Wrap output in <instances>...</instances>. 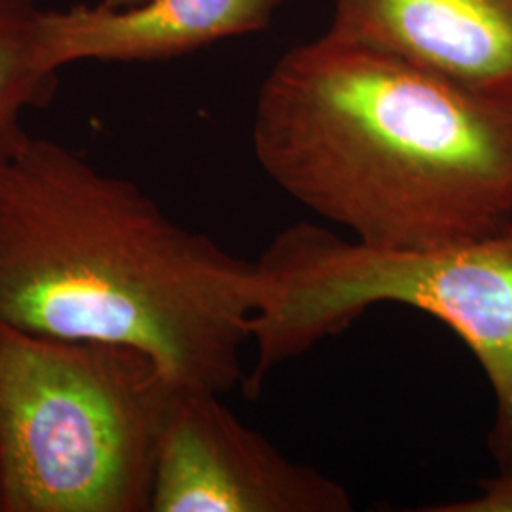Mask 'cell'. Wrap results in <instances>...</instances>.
<instances>
[{
    "label": "cell",
    "instance_id": "1",
    "mask_svg": "<svg viewBox=\"0 0 512 512\" xmlns=\"http://www.w3.org/2000/svg\"><path fill=\"white\" fill-rule=\"evenodd\" d=\"M256 264L128 179L27 135L0 162V321L135 349L183 389L243 380Z\"/></svg>",
    "mask_w": 512,
    "mask_h": 512
},
{
    "label": "cell",
    "instance_id": "2",
    "mask_svg": "<svg viewBox=\"0 0 512 512\" xmlns=\"http://www.w3.org/2000/svg\"><path fill=\"white\" fill-rule=\"evenodd\" d=\"M253 150L287 196L370 247L512 224V99L327 33L264 78Z\"/></svg>",
    "mask_w": 512,
    "mask_h": 512
},
{
    "label": "cell",
    "instance_id": "3",
    "mask_svg": "<svg viewBox=\"0 0 512 512\" xmlns=\"http://www.w3.org/2000/svg\"><path fill=\"white\" fill-rule=\"evenodd\" d=\"M255 264L249 385L378 304L425 311L482 366L495 399L488 446L499 473H512V224L437 247L380 249L300 222L281 230Z\"/></svg>",
    "mask_w": 512,
    "mask_h": 512
},
{
    "label": "cell",
    "instance_id": "4",
    "mask_svg": "<svg viewBox=\"0 0 512 512\" xmlns=\"http://www.w3.org/2000/svg\"><path fill=\"white\" fill-rule=\"evenodd\" d=\"M135 349L0 321V512H145L175 393Z\"/></svg>",
    "mask_w": 512,
    "mask_h": 512
},
{
    "label": "cell",
    "instance_id": "5",
    "mask_svg": "<svg viewBox=\"0 0 512 512\" xmlns=\"http://www.w3.org/2000/svg\"><path fill=\"white\" fill-rule=\"evenodd\" d=\"M220 397L175 389L158 442L150 511H353L340 482L281 454Z\"/></svg>",
    "mask_w": 512,
    "mask_h": 512
},
{
    "label": "cell",
    "instance_id": "6",
    "mask_svg": "<svg viewBox=\"0 0 512 512\" xmlns=\"http://www.w3.org/2000/svg\"><path fill=\"white\" fill-rule=\"evenodd\" d=\"M327 35L512 99V0H332Z\"/></svg>",
    "mask_w": 512,
    "mask_h": 512
},
{
    "label": "cell",
    "instance_id": "7",
    "mask_svg": "<svg viewBox=\"0 0 512 512\" xmlns=\"http://www.w3.org/2000/svg\"><path fill=\"white\" fill-rule=\"evenodd\" d=\"M281 0H143L128 8L40 10L35 54L57 73L78 61H160L268 29Z\"/></svg>",
    "mask_w": 512,
    "mask_h": 512
},
{
    "label": "cell",
    "instance_id": "8",
    "mask_svg": "<svg viewBox=\"0 0 512 512\" xmlns=\"http://www.w3.org/2000/svg\"><path fill=\"white\" fill-rule=\"evenodd\" d=\"M38 14L35 0H0V162L29 135L23 114L46 107L57 90V73L40 67L35 54Z\"/></svg>",
    "mask_w": 512,
    "mask_h": 512
},
{
    "label": "cell",
    "instance_id": "9",
    "mask_svg": "<svg viewBox=\"0 0 512 512\" xmlns=\"http://www.w3.org/2000/svg\"><path fill=\"white\" fill-rule=\"evenodd\" d=\"M480 492L469 499L423 507L425 512H512V473H497L478 484Z\"/></svg>",
    "mask_w": 512,
    "mask_h": 512
},
{
    "label": "cell",
    "instance_id": "10",
    "mask_svg": "<svg viewBox=\"0 0 512 512\" xmlns=\"http://www.w3.org/2000/svg\"><path fill=\"white\" fill-rule=\"evenodd\" d=\"M139 2H143V0H99V4L109 6V8H128V6L139 4Z\"/></svg>",
    "mask_w": 512,
    "mask_h": 512
}]
</instances>
